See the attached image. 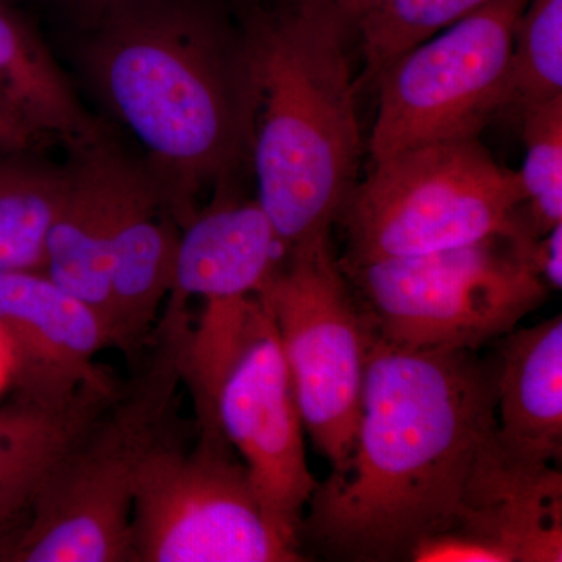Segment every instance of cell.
I'll use <instances>...</instances> for the list:
<instances>
[{
	"label": "cell",
	"mask_w": 562,
	"mask_h": 562,
	"mask_svg": "<svg viewBox=\"0 0 562 562\" xmlns=\"http://www.w3.org/2000/svg\"><path fill=\"white\" fill-rule=\"evenodd\" d=\"M246 157L284 254L330 238L357 183V80L336 22L247 0L241 11Z\"/></svg>",
	"instance_id": "obj_3"
},
{
	"label": "cell",
	"mask_w": 562,
	"mask_h": 562,
	"mask_svg": "<svg viewBox=\"0 0 562 562\" xmlns=\"http://www.w3.org/2000/svg\"><path fill=\"white\" fill-rule=\"evenodd\" d=\"M66 187L68 165L43 151L0 150V272L43 271Z\"/></svg>",
	"instance_id": "obj_18"
},
{
	"label": "cell",
	"mask_w": 562,
	"mask_h": 562,
	"mask_svg": "<svg viewBox=\"0 0 562 562\" xmlns=\"http://www.w3.org/2000/svg\"><path fill=\"white\" fill-rule=\"evenodd\" d=\"M57 140L0 99V150L46 151Z\"/></svg>",
	"instance_id": "obj_23"
},
{
	"label": "cell",
	"mask_w": 562,
	"mask_h": 562,
	"mask_svg": "<svg viewBox=\"0 0 562 562\" xmlns=\"http://www.w3.org/2000/svg\"><path fill=\"white\" fill-rule=\"evenodd\" d=\"M0 331L10 347L14 397L69 408L120 390L95 361L111 349L105 322L44 271L0 272Z\"/></svg>",
	"instance_id": "obj_11"
},
{
	"label": "cell",
	"mask_w": 562,
	"mask_h": 562,
	"mask_svg": "<svg viewBox=\"0 0 562 562\" xmlns=\"http://www.w3.org/2000/svg\"><path fill=\"white\" fill-rule=\"evenodd\" d=\"M183 446L172 422L136 473L133 562H294L299 543L266 516L249 472L220 430Z\"/></svg>",
	"instance_id": "obj_7"
},
{
	"label": "cell",
	"mask_w": 562,
	"mask_h": 562,
	"mask_svg": "<svg viewBox=\"0 0 562 562\" xmlns=\"http://www.w3.org/2000/svg\"><path fill=\"white\" fill-rule=\"evenodd\" d=\"M303 428L341 472L361 414L371 325L331 254L330 238L288 251L262 284Z\"/></svg>",
	"instance_id": "obj_8"
},
{
	"label": "cell",
	"mask_w": 562,
	"mask_h": 562,
	"mask_svg": "<svg viewBox=\"0 0 562 562\" xmlns=\"http://www.w3.org/2000/svg\"><path fill=\"white\" fill-rule=\"evenodd\" d=\"M387 0H281L283 5L306 11L314 16L336 22L349 35H355L358 24L379 10Z\"/></svg>",
	"instance_id": "obj_22"
},
{
	"label": "cell",
	"mask_w": 562,
	"mask_h": 562,
	"mask_svg": "<svg viewBox=\"0 0 562 562\" xmlns=\"http://www.w3.org/2000/svg\"><path fill=\"white\" fill-rule=\"evenodd\" d=\"M0 99L69 151L106 135L11 0H0Z\"/></svg>",
	"instance_id": "obj_16"
},
{
	"label": "cell",
	"mask_w": 562,
	"mask_h": 562,
	"mask_svg": "<svg viewBox=\"0 0 562 562\" xmlns=\"http://www.w3.org/2000/svg\"><path fill=\"white\" fill-rule=\"evenodd\" d=\"M184 324L155 328L127 390L95 413L43 476L11 562H133L136 473L172 419Z\"/></svg>",
	"instance_id": "obj_4"
},
{
	"label": "cell",
	"mask_w": 562,
	"mask_h": 562,
	"mask_svg": "<svg viewBox=\"0 0 562 562\" xmlns=\"http://www.w3.org/2000/svg\"><path fill=\"white\" fill-rule=\"evenodd\" d=\"M114 395L69 408H46L14 395L0 405V520L27 522L33 494L52 462Z\"/></svg>",
	"instance_id": "obj_17"
},
{
	"label": "cell",
	"mask_w": 562,
	"mask_h": 562,
	"mask_svg": "<svg viewBox=\"0 0 562 562\" xmlns=\"http://www.w3.org/2000/svg\"><path fill=\"white\" fill-rule=\"evenodd\" d=\"M535 236H492L417 257L339 266L369 325L409 349L476 351L516 330L546 301Z\"/></svg>",
	"instance_id": "obj_6"
},
{
	"label": "cell",
	"mask_w": 562,
	"mask_h": 562,
	"mask_svg": "<svg viewBox=\"0 0 562 562\" xmlns=\"http://www.w3.org/2000/svg\"><path fill=\"white\" fill-rule=\"evenodd\" d=\"M531 258L539 276L549 290L560 291L562 286V222L552 231L535 239Z\"/></svg>",
	"instance_id": "obj_24"
},
{
	"label": "cell",
	"mask_w": 562,
	"mask_h": 562,
	"mask_svg": "<svg viewBox=\"0 0 562 562\" xmlns=\"http://www.w3.org/2000/svg\"><path fill=\"white\" fill-rule=\"evenodd\" d=\"M497 443L494 361L372 330L350 460L317 484L302 531L342 560L409 561L457 530Z\"/></svg>",
	"instance_id": "obj_1"
},
{
	"label": "cell",
	"mask_w": 562,
	"mask_h": 562,
	"mask_svg": "<svg viewBox=\"0 0 562 562\" xmlns=\"http://www.w3.org/2000/svg\"><path fill=\"white\" fill-rule=\"evenodd\" d=\"M11 375H13V362H11L10 347L5 336L0 331V397L7 391H11Z\"/></svg>",
	"instance_id": "obj_26"
},
{
	"label": "cell",
	"mask_w": 562,
	"mask_h": 562,
	"mask_svg": "<svg viewBox=\"0 0 562 562\" xmlns=\"http://www.w3.org/2000/svg\"><path fill=\"white\" fill-rule=\"evenodd\" d=\"M495 368L497 436L514 461L557 468L562 458V319L503 336Z\"/></svg>",
	"instance_id": "obj_15"
},
{
	"label": "cell",
	"mask_w": 562,
	"mask_h": 562,
	"mask_svg": "<svg viewBox=\"0 0 562 562\" xmlns=\"http://www.w3.org/2000/svg\"><path fill=\"white\" fill-rule=\"evenodd\" d=\"M528 0H491L394 58L376 77L369 149L398 151L465 138L502 113L514 33Z\"/></svg>",
	"instance_id": "obj_9"
},
{
	"label": "cell",
	"mask_w": 562,
	"mask_h": 562,
	"mask_svg": "<svg viewBox=\"0 0 562 562\" xmlns=\"http://www.w3.org/2000/svg\"><path fill=\"white\" fill-rule=\"evenodd\" d=\"M181 224L139 158L127 154L111 243V349L138 362L172 290Z\"/></svg>",
	"instance_id": "obj_12"
},
{
	"label": "cell",
	"mask_w": 562,
	"mask_h": 562,
	"mask_svg": "<svg viewBox=\"0 0 562 562\" xmlns=\"http://www.w3.org/2000/svg\"><path fill=\"white\" fill-rule=\"evenodd\" d=\"M125 158L127 151L109 133L70 150L68 187L47 236L43 268L55 283L95 310L106 328L111 243Z\"/></svg>",
	"instance_id": "obj_13"
},
{
	"label": "cell",
	"mask_w": 562,
	"mask_h": 562,
	"mask_svg": "<svg viewBox=\"0 0 562 562\" xmlns=\"http://www.w3.org/2000/svg\"><path fill=\"white\" fill-rule=\"evenodd\" d=\"M491 0H387L358 24L364 70L360 85L375 81L403 52L462 20Z\"/></svg>",
	"instance_id": "obj_20"
},
{
	"label": "cell",
	"mask_w": 562,
	"mask_h": 562,
	"mask_svg": "<svg viewBox=\"0 0 562 562\" xmlns=\"http://www.w3.org/2000/svg\"><path fill=\"white\" fill-rule=\"evenodd\" d=\"M284 250L260 203L217 195L180 233L171 294L165 308L188 302H231L260 292Z\"/></svg>",
	"instance_id": "obj_14"
},
{
	"label": "cell",
	"mask_w": 562,
	"mask_h": 562,
	"mask_svg": "<svg viewBox=\"0 0 562 562\" xmlns=\"http://www.w3.org/2000/svg\"><path fill=\"white\" fill-rule=\"evenodd\" d=\"M25 522L0 520V562H11Z\"/></svg>",
	"instance_id": "obj_25"
},
{
	"label": "cell",
	"mask_w": 562,
	"mask_h": 562,
	"mask_svg": "<svg viewBox=\"0 0 562 562\" xmlns=\"http://www.w3.org/2000/svg\"><path fill=\"white\" fill-rule=\"evenodd\" d=\"M194 409L198 427L220 430L241 458L273 527L301 546L303 509L319 483L306 462L301 409L265 302Z\"/></svg>",
	"instance_id": "obj_10"
},
{
	"label": "cell",
	"mask_w": 562,
	"mask_h": 562,
	"mask_svg": "<svg viewBox=\"0 0 562 562\" xmlns=\"http://www.w3.org/2000/svg\"><path fill=\"white\" fill-rule=\"evenodd\" d=\"M338 222L347 241L339 266L532 235L519 172L498 165L480 138L427 144L373 161Z\"/></svg>",
	"instance_id": "obj_5"
},
{
	"label": "cell",
	"mask_w": 562,
	"mask_h": 562,
	"mask_svg": "<svg viewBox=\"0 0 562 562\" xmlns=\"http://www.w3.org/2000/svg\"><path fill=\"white\" fill-rule=\"evenodd\" d=\"M562 95V0H528L514 33L502 113Z\"/></svg>",
	"instance_id": "obj_19"
},
{
	"label": "cell",
	"mask_w": 562,
	"mask_h": 562,
	"mask_svg": "<svg viewBox=\"0 0 562 562\" xmlns=\"http://www.w3.org/2000/svg\"><path fill=\"white\" fill-rule=\"evenodd\" d=\"M81 72L181 228L246 158L241 33L214 0H76Z\"/></svg>",
	"instance_id": "obj_2"
},
{
	"label": "cell",
	"mask_w": 562,
	"mask_h": 562,
	"mask_svg": "<svg viewBox=\"0 0 562 562\" xmlns=\"http://www.w3.org/2000/svg\"><path fill=\"white\" fill-rule=\"evenodd\" d=\"M525 161L519 172L532 236L562 222V95L520 114Z\"/></svg>",
	"instance_id": "obj_21"
}]
</instances>
